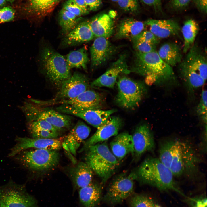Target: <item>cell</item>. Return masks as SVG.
Masks as SVG:
<instances>
[{
	"instance_id": "6da1fadb",
	"label": "cell",
	"mask_w": 207,
	"mask_h": 207,
	"mask_svg": "<svg viewBox=\"0 0 207 207\" xmlns=\"http://www.w3.org/2000/svg\"><path fill=\"white\" fill-rule=\"evenodd\" d=\"M158 158L175 178L196 180L202 175V152L191 140L178 137L161 141Z\"/></svg>"
},
{
	"instance_id": "7a4b0ae2",
	"label": "cell",
	"mask_w": 207,
	"mask_h": 207,
	"mask_svg": "<svg viewBox=\"0 0 207 207\" xmlns=\"http://www.w3.org/2000/svg\"><path fill=\"white\" fill-rule=\"evenodd\" d=\"M129 70L144 77L148 85H166L177 81L172 67L161 59L156 51L146 53L135 51Z\"/></svg>"
},
{
	"instance_id": "3957f363",
	"label": "cell",
	"mask_w": 207,
	"mask_h": 207,
	"mask_svg": "<svg viewBox=\"0 0 207 207\" xmlns=\"http://www.w3.org/2000/svg\"><path fill=\"white\" fill-rule=\"evenodd\" d=\"M134 179L142 184L153 187L161 191H173L183 195L170 170L158 158H145L136 170L131 173Z\"/></svg>"
},
{
	"instance_id": "277c9868",
	"label": "cell",
	"mask_w": 207,
	"mask_h": 207,
	"mask_svg": "<svg viewBox=\"0 0 207 207\" xmlns=\"http://www.w3.org/2000/svg\"><path fill=\"white\" fill-rule=\"evenodd\" d=\"M178 64L179 76L189 94L205 83L207 77L206 53L195 43Z\"/></svg>"
},
{
	"instance_id": "5b68a950",
	"label": "cell",
	"mask_w": 207,
	"mask_h": 207,
	"mask_svg": "<svg viewBox=\"0 0 207 207\" xmlns=\"http://www.w3.org/2000/svg\"><path fill=\"white\" fill-rule=\"evenodd\" d=\"M86 163L105 183L114 174L119 165L117 158L106 143H99L86 150Z\"/></svg>"
},
{
	"instance_id": "8992f818",
	"label": "cell",
	"mask_w": 207,
	"mask_h": 207,
	"mask_svg": "<svg viewBox=\"0 0 207 207\" xmlns=\"http://www.w3.org/2000/svg\"><path fill=\"white\" fill-rule=\"evenodd\" d=\"M40 61L47 76L56 85H60L71 75L66 58L50 47L42 50Z\"/></svg>"
},
{
	"instance_id": "52a82bcc",
	"label": "cell",
	"mask_w": 207,
	"mask_h": 207,
	"mask_svg": "<svg viewBox=\"0 0 207 207\" xmlns=\"http://www.w3.org/2000/svg\"><path fill=\"white\" fill-rule=\"evenodd\" d=\"M26 121L42 120L49 123L60 130L69 127L72 123L71 117L63 114L52 109L44 108L40 106L36 100H26L21 106Z\"/></svg>"
},
{
	"instance_id": "ba28073f",
	"label": "cell",
	"mask_w": 207,
	"mask_h": 207,
	"mask_svg": "<svg viewBox=\"0 0 207 207\" xmlns=\"http://www.w3.org/2000/svg\"><path fill=\"white\" fill-rule=\"evenodd\" d=\"M57 151L36 149L22 151L19 153L17 159L30 170L44 171L55 167L58 164L60 156Z\"/></svg>"
},
{
	"instance_id": "9c48e42d",
	"label": "cell",
	"mask_w": 207,
	"mask_h": 207,
	"mask_svg": "<svg viewBox=\"0 0 207 207\" xmlns=\"http://www.w3.org/2000/svg\"><path fill=\"white\" fill-rule=\"evenodd\" d=\"M116 82L118 88L116 98L117 104L126 109L138 106L146 91L144 84L126 76L119 77Z\"/></svg>"
},
{
	"instance_id": "30bf717a",
	"label": "cell",
	"mask_w": 207,
	"mask_h": 207,
	"mask_svg": "<svg viewBox=\"0 0 207 207\" xmlns=\"http://www.w3.org/2000/svg\"><path fill=\"white\" fill-rule=\"evenodd\" d=\"M0 202L5 207H38L37 200L25 186L12 181L0 186Z\"/></svg>"
},
{
	"instance_id": "8fae6325",
	"label": "cell",
	"mask_w": 207,
	"mask_h": 207,
	"mask_svg": "<svg viewBox=\"0 0 207 207\" xmlns=\"http://www.w3.org/2000/svg\"><path fill=\"white\" fill-rule=\"evenodd\" d=\"M134 180L131 174L116 178L104 195V201L112 206L121 202L133 193Z\"/></svg>"
},
{
	"instance_id": "7c38bea8",
	"label": "cell",
	"mask_w": 207,
	"mask_h": 207,
	"mask_svg": "<svg viewBox=\"0 0 207 207\" xmlns=\"http://www.w3.org/2000/svg\"><path fill=\"white\" fill-rule=\"evenodd\" d=\"M56 110L60 113L80 117L97 128L105 123L110 116L117 111L115 109L107 110L101 109H80L63 104L57 107Z\"/></svg>"
},
{
	"instance_id": "4fadbf2b",
	"label": "cell",
	"mask_w": 207,
	"mask_h": 207,
	"mask_svg": "<svg viewBox=\"0 0 207 207\" xmlns=\"http://www.w3.org/2000/svg\"><path fill=\"white\" fill-rule=\"evenodd\" d=\"M120 48L107 38L96 37L90 49L91 67L97 68L103 65L116 54Z\"/></svg>"
},
{
	"instance_id": "5bb4252c",
	"label": "cell",
	"mask_w": 207,
	"mask_h": 207,
	"mask_svg": "<svg viewBox=\"0 0 207 207\" xmlns=\"http://www.w3.org/2000/svg\"><path fill=\"white\" fill-rule=\"evenodd\" d=\"M127 58L126 53L121 54L104 73L91 83V86L94 87H105L113 88L120 74H128L131 72Z\"/></svg>"
},
{
	"instance_id": "9a60e30c",
	"label": "cell",
	"mask_w": 207,
	"mask_h": 207,
	"mask_svg": "<svg viewBox=\"0 0 207 207\" xmlns=\"http://www.w3.org/2000/svg\"><path fill=\"white\" fill-rule=\"evenodd\" d=\"M59 91L56 97L62 100L75 98L88 89L89 87L87 77L83 74L75 72L60 84Z\"/></svg>"
},
{
	"instance_id": "2e32d148",
	"label": "cell",
	"mask_w": 207,
	"mask_h": 207,
	"mask_svg": "<svg viewBox=\"0 0 207 207\" xmlns=\"http://www.w3.org/2000/svg\"><path fill=\"white\" fill-rule=\"evenodd\" d=\"M16 144L11 150L8 154L13 157L22 151L29 148L56 150L60 149L62 145V141L60 139L31 138L17 137Z\"/></svg>"
},
{
	"instance_id": "e0dca14e",
	"label": "cell",
	"mask_w": 207,
	"mask_h": 207,
	"mask_svg": "<svg viewBox=\"0 0 207 207\" xmlns=\"http://www.w3.org/2000/svg\"><path fill=\"white\" fill-rule=\"evenodd\" d=\"M122 121L117 116L109 117L106 122L97 128L95 133L85 143L80 152L89 146L106 140L114 136H116L122 125Z\"/></svg>"
},
{
	"instance_id": "ac0fdd59",
	"label": "cell",
	"mask_w": 207,
	"mask_h": 207,
	"mask_svg": "<svg viewBox=\"0 0 207 207\" xmlns=\"http://www.w3.org/2000/svg\"><path fill=\"white\" fill-rule=\"evenodd\" d=\"M132 137L134 152L136 156L140 157L146 152H153L155 143L153 133L147 124H142L136 128Z\"/></svg>"
},
{
	"instance_id": "d6986e66",
	"label": "cell",
	"mask_w": 207,
	"mask_h": 207,
	"mask_svg": "<svg viewBox=\"0 0 207 207\" xmlns=\"http://www.w3.org/2000/svg\"><path fill=\"white\" fill-rule=\"evenodd\" d=\"M60 103L78 109H100L103 106V99L99 93L88 89L74 98L61 101Z\"/></svg>"
},
{
	"instance_id": "ffe728a7",
	"label": "cell",
	"mask_w": 207,
	"mask_h": 207,
	"mask_svg": "<svg viewBox=\"0 0 207 207\" xmlns=\"http://www.w3.org/2000/svg\"><path fill=\"white\" fill-rule=\"evenodd\" d=\"M145 23L149 26L150 31L159 39L178 36L181 32L179 24L172 19H149Z\"/></svg>"
},
{
	"instance_id": "44dd1931",
	"label": "cell",
	"mask_w": 207,
	"mask_h": 207,
	"mask_svg": "<svg viewBox=\"0 0 207 207\" xmlns=\"http://www.w3.org/2000/svg\"><path fill=\"white\" fill-rule=\"evenodd\" d=\"M90 131L89 127L79 121L64 138L62 145L66 150L75 156L78 149Z\"/></svg>"
},
{
	"instance_id": "7402d4cb",
	"label": "cell",
	"mask_w": 207,
	"mask_h": 207,
	"mask_svg": "<svg viewBox=\"0 0 207 207\" xmlns=\"http://www.w3.org/2000/svg\"><path fill=\"white\" fill-rule=\"evenodd\" d=\"M94 37L89 25V20H85L80 22L66 34L62 44L65 46H74L90 41Z\"/></svg>"
},
{
	"instance_id": "603a6c76",
	"label": "cell",
	"mask_w": 207,
	"mask_h": 207,
	"mask_svg": "<svg viewBox=\"0 0 207 207\" xmlns=\"http://www.w3.org/2000/svg\"><path fill=\"white\" fill-rule=\"evenodd\" d=\"M91 29L95 37L108 38L114 32V24L112 18L108 14H102L94 17L89 20Z\"/></svg>"
},
{
	"instance_id": "cb8c5ba5",
	"label": "cell",
	"mask_w": 207,
	"mask_h": 207,
	"mask_svg": "<svg viewBox=\"0 0 207 207\" xmlns=\"http://www.w3.org/2000/svg\"><path fill=\"white\" fill-rule=\"evenodd\" d=\"M145 22L131 18L123 20L118 24L115 35L116 39H127L131 40L145 30Z\"/></svg>"
},
{
	"instance_id": "d4e9b609",
	"label": "cell",
	"mask_w": 207,
	"mask_h": 207,
	"mask_svg": "<svg viewBox=\"0 0 207 207\" xmlns=\"http://www.w3.org/2000/svg\"><path fill=\"white\" fill-rule=\"evenodd\" d=\"M112 152L119 161L129 154H133L132 136L127 132L117 135L110 143Z\"/></svg>"
},
{
	"instance_id": "484cf974",
	"label": "cell",
	"mask_w": 207,
	"mask_h": 207,
	"mask_svg": "<svg viewBox=\"0 0 207 207\" xmlns=\"http://www.w3.org/2000/svg\"><path fill=\"white\" fill-rule=\"evenodd\" d=\"M70 175L76 188L80 189L91 183L93 171L86 163L79 162L71 169Z\"/></svg>"
},
{
	"instance_id": "4316f807",
	"label": "cell",
	"mask_w": 207,
	"mask_h": 207,
	"mask_svg": "<svg viewBox=\"0 0 207 207\" xmlns=\"http://www.w3.org/2000/svg\"><path fill=\"white\" fill-rule=\"evenodd\" d=\"M157 52L161 59L172 67L178 64L183 58L181 48L174 43L169 42L164 43Z\"/></svg>"
},
{
	"instance_id": "83f0119b",
	"label": "cell",
	"mask_w": 207,
	"mask_h": 207,
	"mask_svg": "<svg viewBox=\"0 0 207 207\" xmlns=\"http://www.w3.org/2000/svg\"><path fill=\"white\" fill-rule=\"evenodd\" d=\"M101 189L97 184L91 183L80 189L79 196L80 201L85 207H95L101 198Z\"/></svg>"
},
{
	"instance_id": "f1b7e54d",
	"label": "cell",
	"mask_w": 207,
	"mask_h": 207,
	"mask_svg": "<svg viewBox=\"0 0 207 207\" xmlns=\"http://www.w3.org/2000/svg\"><path fill=\"white\" fill-rule=\"evenodd\" d=\"M199 30V25L194 20L189 19L184 22L181 28L184 39L183 53H186L194 44Z\"/></svg>"
},
{
	"instance_id": "f546056e",
	"label": "cell",
	"mask_w": 207,
	"mask_h": 207,
	"mask_svg": "<svg viewBox=\"0 0 207 207\" xmlns=\"http://www.w3.org/2000/svg\"><path fill=\"white\" fill-rule=\"evenodd\" d=\"M68 66L70 69L73 68H83L86 70L89 58L85 47L71 51L66 58Z\"/></svg>"
},
{
	"instance_id": "4dcf8cb0",
	"label": "cell",
	"mask_w": 207,
	"mask_h": 207,
	"mask_svg": "<svg viewBox=\"0 0 207 207\" xmlns=\"http://www.w3.org/2000/svg\"><path fill=\"white\" fill-rule=\"evenodd\" d=\"M60 0H29V8L34 14L43 16L50 13Z\"/></svg>"
},
{
	"instance_id": "1f68e13d",
	"label": "cell",
	"mask_w": 207,
	"mask_h": 207,
	"mask_svg": "<svg viewBox=\"0 0 207 207\" xmlns=\"http://www.w3.org/2000/svg\"><path fill=\"white\" fill-rule=\"evenodd\" d=\"M81 17H79L74 14L63 8L58 14V22L62 32L67 34L73 29L80 22Z\"/></svg>"
},
{
	"instance_id": "d6a6232c",
	"label": "cell",
	"mask_w": 207,
	"mask_h": 207,
	"mask_svg": "<svg viewBox=\"0 0 207 207\" xmlns=\"http://www.w3.org/2000/svg\"><path fill=\"white\" fill-rule=\"evenodd\" d=\"M130 203L131 207H162L152 198L141 194L134 195Z\"/></svg>"
},
{
	"instance_id": "836d02e7",
	"label": "cell",
	"mask_w": 207,
	"mask_h": 207,
	"mask_svg": "<svg viewBox=\"0 0 207 207\" xmlns=\"http://www.w3.org/2000/svg\"><path fill=\"white\" fill-rule=\"evenodd\" d=\"M27 123L28 131L32 129H39L58 133H59L61 131L49 123L43 120L38 119L27 121Z\"/></svg>"
},
{
	"instance_id": "e575fe53",
	"label": "cell",
	"mask_w": 207,
	"mask_h": 207,
	"mask_svg": "<svg viewBox=\"0 0 207 207\" xmlns=\"http://www.w3.org/2000/svg\"><path fill=\"white\" fill-rule=\"evenodd\" d=\"M207 92L203 90L201 93L200 101L196 109L198 116L201 117L205 124H207Z\"/></svg>"
},
{
	"instance_id": "d590c367",
	"label": "cell",
	"mask_w": 207,
	"mask_h": 207,
	"mask_svg": "<svg viewBox=\"0 0 207 207\" xmlns=\"http://www.w3.org/2000/svg\"><path fill=\"white\" fill-rule=\"evenodd\" d=\"M133 47L135 51L143 53L156 51V46L148 42L134 38L131 40Z\"/></svg>"
},
{
	"instance_id": "8d00e7d4",
	"label": "cell",
	"mask_w": 207,
	"mask_h": 207,
	"mask_svg": "<svg viewBox=\"0 0 207 207\" xmlns=\"http://www.w3.org/2000/svg\"><path fill=\"white\" fill-rule=\"evenodd\" d=\"M117 2L119 6L127 12H136L139 8V5L137 0H118Z\"/></svg>"
},
{
	"instance_id": "74e56055",
	"label": "cell",
	"mask_w": 207,
	"mask_h": 207,
	"mask_svg": "<svg viewBox=\"0 0 207 207\" xmlns=\"http://www.w3.org/2000/svg\"><path fill=\"white\" fill-rule=\"evenodd\" d=\"M33 138L42 139L57 138L59 133L39 129H34L29 131Z\"/></svg>"
},
{
	"instance_id": "f35d334b",
	"label": "cell",
	"mask_w": 207,
	"mask_h": 207,
	"mask_svg": "<svg viewBox=\"0 0 207 207\" xmlns=\"http://www.w3.org/2000/svg\"><path fill=\"white\" fill-rule=\"evenodd\" d=\"M15 15V11L10 7H5L0 8V23L13 20Z\"/></svg>"
},
{
	"instance_id": "ab89813d",
	"label": "cell",
	"mask_w": 207,
	"mask_h": 207,
	"mask_svg": "<svg viewBox=\"0 0 207 207\" xmlns=\"http://www.w3.org/2000/svg\"><path fill=\"white\" fill-rule=\"evenodd\" d=\"M134 38L156 45L160 41V39L150 31L144 30Z\"/></svg>"
},
{
	"instance_id": "60d3db41",
	"label": "cell",
	"mask_w": 207,
	"mask_h": 207,
	"mask_svg": "<svg viewBox=\"0 0 207 207\" xmlns=\"http://www.w3.org/2000/svg\"><path fill=\"white\" fill-rule=\"evenodd\" d=\"M62 8L79 17L83 15L80 8L73 0H67L63 5Z\"/></svg>"
},
{
	"instance_id": "b9f144b4",
	"label": "cell",
	"mask_w": 207,
	"mask_h": 207,
	"mask_svg": "<svg viewBox=\"0 0 207 207\" xmlns=\"http://www.w3.org/2000/svg\"><path fill=\"white\" fill-rule=\"evenodd\" d=\"M189 207H207V200L204 195L189 198Z\"/></svg>"
},
{
	"instance_id": "7bdbcfd3",
	"label": "cell",
	"mask_w": 207,
	"mask_h": 207,
	"mask_svg": "<svg viewBox=\"0 0 207 207\" xmlns=\"http://www.w3.org/2000/svg\"><path fill=\"white\" fill-rule=\"evenodd\" d=\"M191 0H170L169 6L174 11L182 10L186 7Z\"/></svg>"
},
{
	"instance_id": "ee69618b",
	"label": "cell",
	"mask_w": 207,
	"mask_h": 207,
	"mask_svg": "<svg viewBox=\"0 0 207 207\" xmlns=\"http://www.w3.org/2000/svg\"><path fill=\"white\" fill-rule=\"evenodd\" d=\"M145 4L152 7L156 13L162 12V0H141Z\"/></svg>"
},
{
	"instance_id": "f6af8a7d",
	"label": "cell",
	"mask_w": 207,
	"mask_h": 207,
	"mask_svg": "<svg viewBox=\"0 0 207 207\" xmlns=\"http://www.w3.org/2000/svg\"><path fill=\"white\" fill-rule=\"evenodd\" d=\"M85 2L89 12L96 10L102 4L101 0H85Z\"/></svg>"
},
{
	"instance_id": "bcb514c9",
	"label": "cell",
	"mask_w": 207,
	"mask_h": 207,
	"mask_svg": "<svg viewBox=\"0 0 207 207\" xmlns=\"http://www.w3.org/2000/svg\"><path fill=\"white\" fill-rule=\"evenodd\" d=\"M196 7L201 12L207 13V0H193Z\"/></svg>"
},
{
	"instance_id": "7dc6e473",
	"label": "cell",
	"mask_w": 207,
	"mask_h": 207,
	"mask_svg": "<svg viewBox=\"0 0 207 207\" xmlns=\"http://www.w3.org/2000/svg\"><path fill=\"white\" fill-rule=\"evenodd\" d=\"M75 3L80 8L83 15L88 14L89 13L86 6L85 0H73Z\"/></svg>"
},
{
	"instance_id": "c3c4849f",
	"label": "cell",
	"mask_w": 207,
	"mask_h": 207,
	"mask_svg": "<svg viewBox=\"0 0 207 207\" xmlns=\"http://www.w3.org/2000/svg\"><path fill=\"white\" fill-rule=\"evenodd\" d=\"M6 0H0V7L3 6L5 3Z\"/></svg>"
},
{
	"instance_id": "681fc988",
	"label": "cell",
	"mask_w": 207,
	"mask_h": 207,
	"mask_svg": "<svg viewBox=\"0 0 207 207\" xmlns=\"http://www.w3.org/2000/svg\"><path fill=\"white\" fill-rule=\"evenodd\" d=\"M6 0L7 1H8L12 3V2H13L14 0Z\"/></svg>"
},
{
	"instance_id": "f907efd6",
	"label": "cell",
	"mask_w": 207,
	"mask_h": 207,
	"mask_svg": "<svg viewBox=\"0 0 207 207\" xmlns=\"http://www.w3.org/2000/svg\"><path fill=\"white\" fill-rule=\"evenodd\" d=\"M0 207H5L0 202Z\"/></svg>"
},
{
	"instance_id": "816d5d0a",
	"label": "cell",
	"mask_w": 207,
	"mask_h": 207,
	"mask_svg": "<svg viewBox=\"0 0 207 207\" xmlns=\"http://www.w3.org/2000/svg\"><path fill=\"white\" fill-rule=\"evenodd\" d=\"M112 1L114 2H117L118 0H111Z\"/></svg>"
}]
</instances>
